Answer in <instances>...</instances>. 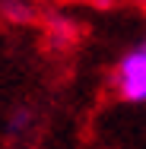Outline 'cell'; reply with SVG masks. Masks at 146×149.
Masks as SVG:
<instances>
[{"label":"cell","instance_id":"6da1fadb","mask_svg":"<svg viewBox=\"0 0 146 149\" xmlns=\"http://www.w3.org/2000/svg\"><path fill=\"white\" fill-rule=\"evenodd\" d=\"M115 86L124 102H133V105L146 102V48L127 51L121 57L117 73H115Z\"/></svg>","mask_w":146,"mask_h":149},{"label":"cell","instance_id":"7a4b0ae2","mask_svg":"<svg viewBox=\"0 0 146 149\" xmlns=\"http://www.w3.org/2000/svg\"><path fill=\"white\" fill-rule=\"evenodd\" d=\"M6 16L10 19H29L32 16V10H29V3H19V0H6Z\"/></svg>","mask_w":146,"mask_h":149},{"label":"cell","instance_id":"3957f363","mask_svg":"<svg viewBox=\"0 0 146 149\" xmlns=\"http://www.w3.org/2000/svg\"><path fill=\"white\" fill-rule=\"evenodd\" d=\"M29 120H32V114L26 111V108H19V111H13V118H10V130H13V133H19V130H26V127H29Z\"/></svg>","mask_w":146,"mask_h":149},{"label":"cell","instance_id":"277c9868","mask_svg":"<svg viewBox=\"0 0 146 149\" xmlns=\"http://www.w3.org/2000/svg\"><path fill=\"white\" fill-rule=\"evenodd\" d=\"M140 3H146V0H140Z\"/></svg>","mask_w":146,"mask_h":149},{"label":"cell","instance_id":"5b68a950","mask_svg":"<svg viewBox=\"0 0 146 149\" xmlns=\"http://www.w3.org/2000/svg\"><path fill=\"white\" fill-rule=\"evenodd\" d=\"M143 48H146V45H143Z\"/></svg>","mask_w":146,"mask_h":149}]
</instances>
